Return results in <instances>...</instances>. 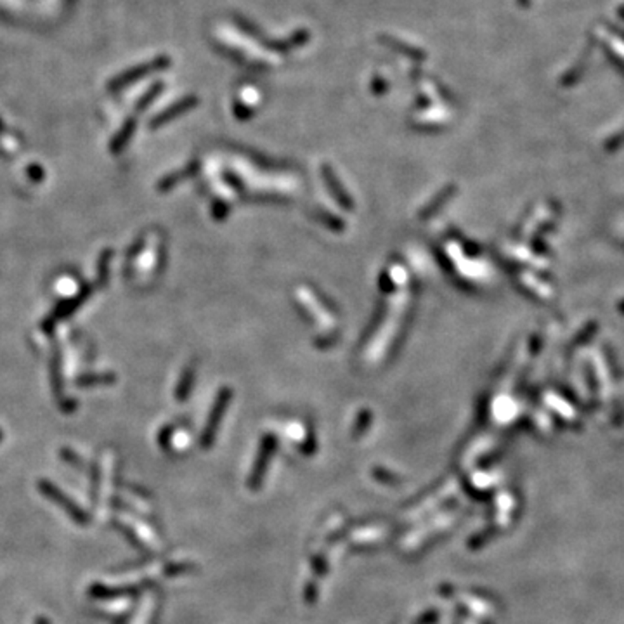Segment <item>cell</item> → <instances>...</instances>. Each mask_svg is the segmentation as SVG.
Masks as SVG:
<instances>
[{
    "mask_svg": "<svg viewBox=\"0 0 624 624\" xmlns=\"http://www.w3.org/2000/svg\"><path fill=\"white\" fill-rule=\"evenodd\" d=\"M113 257V252L111 250H104L103 254L99 257V264H97V285L103 286L106 285L108 281V274H110V261Z\"/></svg>",
    "mask_w": 624,
    "mask_h": 624,
    "instance_id": "cell-5",
    "label": "cell"
},
{
    "mask_svg": "<svg viewBox=\"0 0 624 624\" xmlns=\"http://www.w3.org/2000/svg\"><path fill=\"white\" fill-rule=\"evenodd\" d=\"M50 383H52L54 396L61 399V396H63V379H61V363L57 350H54L52 359H50Z\"/></svg>",
    "mask_w": 624,
    "mask_h": 624,
    "instance_id": "cell-4",
    "label": "cell"
},
{
    "mask_svg": "<svg viewBox=\"0 0 624 624\" xmlns=\"http://www.w3.org/2000/svg\"><path fill=\"white\" fill-rule=\"evenodd\" d=\"M90 293H92V288H90V286H85V288L80 290L79 295H75L73 299H70V300H65V302L61 303V305L57 307L56 310H54L52 314H50L49 318H47L46 321H43L42 328L46 330V332L50 335V332H52L54 325H56V323L59 321V319H65V318H68V316H72L73 312H75V310L79 309V307L82 305V303L85 302L87 299H89Z\"/></svg>",
    "mask_w": 624,
    "mask_h": 624,
    "instance_id": "cell-2",
    "label": "cell"
},
{
    "mask_svg": "<svg viewBox=\"0 0 624 624\" xmlns=\"http://www.w3.org/2000/svg\"><path fill=\"white\" fill-rule=\"evenodd\" d=\"M28 174L32 175V179L35 182H40V179H43V172L40 170V168L37 167V165H32V167L28 168Z\"/></svg>",
    "mask_w": 624,
    "mask_h": 624,
    "instance_id": "cell-8",
    "label": "cell"
},
{
    "mask_svg": "<svg viewBox=\"0 0 624 624\" xmlns=\"http://www.w3.org/2000/svg\"><path fill=\"white\" fill-rule=\"evenodd\" d=\"M39 489H40V492H43V494H46L47 498L52 501V503L59 505V507L63 508V510H65L66 514H68L70 517L77 522V524H80V525L89 524L90 517L87 515V512H83L82 508L75 503V501H72V499H70L65 492L61 491L57 485H54L52 482L39 481Z\"/></svg>",
    "mask_w": 624,
    "mask_h": 624,
    "instance_id": "cell-1",
    "label": "cell"
},
{
    "mask_svg": "<svg viewBox=\"0 0 624 624\" xmlns=\"http://www.w3.org/2000/svg\"><path fill=\"white\" fill-rule=\"evenodd\" d=\"M59 404H61V410L65 411V413H70V411H75L77 410V401L75 399H63Z\"/></svg>",
    "mask_w": 624,
    "mask_h": 624,
    "instance_id": "cell-7",
    "label": "cell"
},
{
    "mask_svg": "<svg viewBox=\"0 0 624 624\" xmlns=\"http://www.w3.org/2000/svg\"><path fill=\"white\" fill-rule=\"evenodd\" d=\"M4 439V434H2V430H0V441Z\"/></svg>",
    "mask_w": 624,
    "mask_h": 624,
    "instance_id": "cell-9",
    "label": "cell"
},
{
    "mask_svg": "<svg viewBox=\"0 0 624 624\" xmlns=\"http://www.w3.org/2000/svg\"><path fill=\"white\" fill-rule=\"evenodd\" d=\"M117 382L114 373H99V374H83L77 379L79 387H94V385H110Z\"/></svg>",
    "mask_w": 624,
    "mask_h": 624,
    "instance_id": "cell-3",
    "label": "cell"
},
{
    "mask_svg": "<svg viewBox=\"0 0 624 624\" xmlns=\"http://www.w3.org/2000/svg\"><path fill=\"white\" fill-rule=\"evenodd\" d=\"M61 456L65 458V461H70V463H73V465H77V467H80V461L77 460V454L73 453V451L61 450Z\"/></svg>",
    "mask_w": 624,
    "mask_h": 624,
    "instance_id": "cell-6",
    "label": "cell"
}]
</instances>
